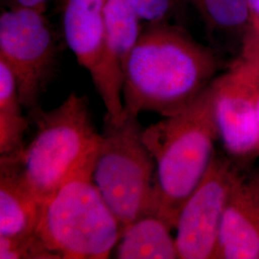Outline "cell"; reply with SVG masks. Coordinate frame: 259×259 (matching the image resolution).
I'll use <instances>...</instances> for the list:
<instances>
[{
	"instance_id": "obj_1",
	"label": "cell",
	"mask_w": 259,
	"mask_h": 259,
	"mask_svg": "<svg viewBox=\"0 0 259 259\" xmlns=\"http://www.w3.org/2000/svg\"><path fill=\"white\" fill-rule=\"evenodd\" d=\"M218 68L212 49L198 42L185 26L144 22L124 67L125 115H175L203 93Z\"/></svg>"
},
{
	"instance_id": "obj_2",
	"label": "cell",
	"mask_w": 259,
	"mask_h": 259,
	"mask_svg": "<svg viewBox=\"0 0 259 259\" xmlns=\"http://www.w3.org/2000/svg\"><path fill=\"white\" fill-rule=\"evenodd\" d=\"M142 139L156 162L153 214L175 229L215 156L219 134L211 83L184 111L143 130Z\"/></svg>"
},
{
	"instance_id": "obj_3",
	"label": "cell",
	"mask_w": 259,
	"mask_h": 259,
	"mask_svg": "<svg viewBox=\"0 0 259 259\" xmlns=\"http://www.w3.org/2000/svg\"><path fill=\"white\" fill-rule=\"evenodd\" d=\"M37 131L18 157L22 179L41 204L65 183L93 170L101 141L89 100L71 93L51 111L29 112Z\"/></svg>"
},
{
	"instance_id": "obj_4",
	"label": "cell",
	"mask_w": 259,
	"mask_h": 259,
	"mask_svg": "<svg viewBox=\"0 0 259 259\" xmlns=\"http://www.w3.org/2000/svg\"><path fill=\"white\" fill-rule=\"evenodd\" d=\"M93 170L40 204L36 233L59 259L108 258L120 239V224L94 184Z\"/></svg>"
},
{
	"instance_id": "obj_5",
	"label": "cell",
	"mask_w": 259,
	"mask_h": 259,
	"mask_svg": "<svg viewBox=\"0 0 259 259\" xmlns=\"http://www.w3.org/2000/svg\"><path fill=\"white\" fill-rule=\"evenodd\" d=\"M138 116L105 118L93 180L120 224L121 232L140 217L153 214L156 162L145 145Z\"/></svg>"
},
{
	"instance_id": "obj_6",
	"label": "cell",
	"mask_w": 259,
	"mask_h": 259,
	"mask_svg": "<svg viewBox=\"0 0 259 259\" xmlns=\"http://www.w3.org/2000/svg\"><path fill=\"white\" fill-rule=\"evenodd\" d=\"M45 13L5 9L0 17V60L15 76L28 113L40 108V98L55 76L60 56L55 32Z\"/></svg>"
},
{
	"instance_id": "obj_7",
	"label": "cell",
	"mask_w": 259,
	"mask_h": 259,
	"mask_svg": "<svg viewBox=\"0 0 259 259\" xmlns=\"http://www.w3.org/2000/svg\"><path fill=\"white\" fill-rule=\"evenodd\" d=\"M238 175L228 158L215 154L179 213L175 227L179 258H215L224 213Z\"/></svg>"
},
{
	"instance_id": "obj_8",
	"label": "cell",
	"mask_w": 259,
	"mask_h": 259,
	"mask_svg": "<svg viewBox=\"0 0 259 259\" xmlns=\"http://www.w3.org/2000/svg\"><path fill=\"white\" fill-rule=\"evenodd\" d=\"M258 64L242 55L211 82L214 113L226 150L238 158L259 155Z\"/></svg>"
},
{
	"instance_id": "obj_9",
	"label": "cell",
	"mask_w": 259,
	"mask_h": 259,
	"mask_svg": "<svg viewBox=\"0 0 259 259\" xmlns=\"http://www.w3.org/2000/svg\"><path fill=\"white\" fill-rule=\"evenodd\" d=\"M107 0H65L63 28L67 47L85 68L101 96L108 97L105 44Z\"/></svg>"
},
{
	"instance_id": "obj_10",
	"label": "cell",
	"mask_w": 259,
	"mask_h": 259,
	"mask_svg": "<svg viewBox=\"0 0 259 259\" xmlns=\"http://www.w3.org/2000/svg\"><path fill=\"white\" fill-rule=\"evenodd\" d=\"M215 258H259V172L238 175L232 185Z\"/></svg>"
},
{
	"instance_id": "obj_11",
	"label": "cell",
	"mask_w": 259,
	"mask_h": 259,
	"mask_svg": "<svg viewBox=\"0 0 259 259\" xmlns=\"http://www.w3.org/2000/svg\"><path fill=\"white\" fill-rule=\"evenodd\" d=\"M40 204L25 185L16 157H0V236L36 232Z\"/></svg>"
},
{
	"instance_id": "obj_12",
	"label": "cell",
	"mask_w": 259,
	"mask_h": 259,
	"mask_svg": "<svg viewBox=\"0 0 259 259\" xmlns=\"http://www.w3.org/2000/svg\"><path fill=\"white\" fill-rule=\"evenodd\" d=\"M173 229L157 215H145L121 232L116 245V258H179Z\"/></svg>"
},
{
	"instance_id": "obj_13",
	"label": "cell",
	"mask_w": 259,
	"mask_h": 259,
	"mask_svg": "<svg viewBox=\"0 0 259 259\" xmlns=\"http://www.w3.org/2000/svg\"><path fill=\"white\" fill-rule=\"evenodd\" d=\"M16 78L0 60V156L18 157L25 147L23 137L29 121L22 113Z\"/></svg>"
},
{
	"instance_id": "obj_14",
	"label": "cell",
	"mask_w": 259,
	"mask_h": 259,
	"mask_svg": "<svg viewBox=\"0 0 259 259\" xmlns=\"http://www.w3.org/2000/svg\"><path fill=\"white\" fill-rule=\"evenodd\" d=\"M190 2L200 15L210 37H238L244 44L251 31L245 0H190Z\"/></svg>"
},
{
	"instance_id": "obj_15",
	"label": "cell",
	"mask_w": 259,
	"mask_h": 259,
	"mask_svg": "<svg viewBox=\"0 0 259 259\" xmlns=\"http://www.w3.org/2000/svg\"><path fill=\"white\" fill-rule=\"evenodd\" d=\"M143 22L187 23L190 0H126Z\"/></svg>"
},
{
	"instance_id": "obj_16",
	"label": "cell",
	"mask_w": 259,
	"mask_h": 259,
	"mask_svg": "<svg viewBox=\"0 0 259 259\" xmlns=\"http://www.w3.org/2000/svg\"><path fill=\"white\" fill-rule=\"evenodd\" d=\"M1 259H59L47 249L36 232L20 236H0Z\"/></svg>"
},
{
	"instance_id": "obj_17",
	"label": "cell",
	"mask_w": 259,
	"mask_h": 259,
	"mask_svg": "<svg viewBox=\"0 0 259 259\" xmlns=\"http://www.w3.org/2000/svg\"><path fill=\"white\" fill-rule=\"evenodd\" d=\"M50 0H1L5 9H34L46 12Z\"/></svg>"
},
{
	"instance_id": "obj_18",
	"label": "cell",
	"mask_w": 259,
	"mask_h": 259,
	"mask_svg": "<svg viewBox=\"0 0 259 259\" xmlns=\"http://www.w3.org/2000/svg\"><path fill=\"white\" fill-rule=\"evenodd\" d=\"M250 16V35L259 40V0H245Z\"/></svg>"
},
{
	"instance_id": "obj_19",
	"label": "cell",
	"mask_w": 259,
	"mask_h": 259,
	"mask_svg": "<svg viewBox=\"0 0 259 259\" xmlns=\"http://www.w3.org/2000/svg\"><path fill=\"white\" fill-rule=\"evenodd\" d=\"M242 55L248 56L250 58H253L257 64H258L259 68V50L251 48V47H243L242 48ZM256 101H257V111H258L259 118V72H258V85H257V96H256Z\"/></svg>"
},
{
	"instance_id": "obj_20",
	"label": "cell",
	"mask_w": 259,
	"mask_h": 259,
	"mask_svg": "<svg viewBox=\"0 0 259 259\" xmlns=\"http://www.w3.org/2000/svg\"><path fill=\"white\" fill-rule=\"evenodd\" d=\"M243 47H251V48H254V49L259 50V40L255 39L254 37H251L250 34H249V36L246 37V39L244 41Z\"/></svg>"
}]
</instances>
